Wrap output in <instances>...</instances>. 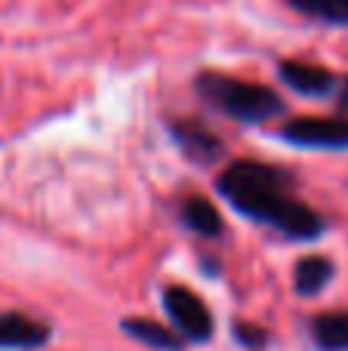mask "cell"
Instances as JSON below:
<instances>
[{
  "label": "cell",
  "mask_w": 348,
  "mask_h": 351,
  "mask_svg": "<svg viewBox=\"0 0 348 351\" xmlns=\"http://www.w3.org/2000/svg\"><path fill=\"white\" fill-rule=\"evenodd\" d=\"M219 194L253 222L269 225L290 241H314L324 234V219L293 194V179L281 167L262 160H234L216 179Z\"/></svg>",
  "instance_id": "obj_1"
},
{
  "label": "cell",
  "mask_w": 348,
  "mask_h": 351,
  "mask_svg": "<svg viewBox=\"0 0 348 351\" xmlns=\"http://www.w3.org/2000/svg\"><path fill=\"white\" fill-rule=\"evenodd\" d=\"M164 311L170 317L173 330L182 336L185 342H210L213 339V311L207 308L201 296L195 290L182 284H173L164 290Z\"/></svg>",
  "instance_id": "obj_3"
},
{
  "label": "cell",
  "mask_w": 348,
  "mask_h": 351,
  "mask_svg": "<svg viewBox=\"0 0 348 351\" xmlns=\"http://www.w3.org/2000/svg\"><path fill=\"white\" fill-rule=\"evenodd\" d=\"M121 330L136 339L139 346H148L154 351H185V339L170 327V324L151 321V317H123Z\"/></svg>",
  "instance_id": "obj_8"
},
{
  "label": "cell",
  "mask_w": 348,
  "mask_h": 351,
  "mask_svg": "<svg viewBox=\"0 0 348 351\" xmlns=\"http://www.w3.org/2000/svg\"><path fill=\"white\" fill-rule=\"evenodd\" d=\"M53 339V327L22 311H0V351H37Z\"/></svg>",
  "instance_id": "obj_6"
},
{
  "label": "cell",
  "mask_w": 348,
  "mask_h": 351,
  "mask_svg": "<svg viewBox=\"0 0 348 351\" xmlns=\"http://www.w3.org/2000/svg\"><path fill=\"white\" fill-rule=\"evenodd\" d=\"M277 77L290 90H296L299 96H308V99L333 96V93H339V84H343V77H336L330 68L314 65V62H302V59H284L277 65Z\"/></svg>",
  "instance_id": "obj_5"
},
{
  "label": "cell",
  "mask_w": 348,
  "mask_h": 351,
  "mask_svg": "<svg viewBox=\"0 0 348 351\" xmlns=\"http://www.w3.org/2000/svg\"><path fill=\"white\" fill-rule=\"evenodd\" d=\"M277 139L312 152H348V117H296L277 130Z\"/></svg>",
  "instance_id": "obj_4"
},
{
  "label": "cell",
  "mask_w": 348,
  "mask_h": 351,
  "mask_svg": "<svg viewBox=\"0 0 348 351\" xmlns=\"http://www.w3.org/2000/svg\"><path fill=\"white\" fill-rule=\"evenodd\" d=\"M314 348L321 351H348V311H324L308 324Z\"/></svg>",
  "instance_id": "obj_10"
},
{
  "label": "cell",
  "mask_w": 348,
  "mask_h": 351,
  "mask_svg": "<svg viewBox=\"0 0 348 351\" xmlns=\"http://www.w3.org/2000/svg\"><path fill=\"white\" fill-rule=\"evenodd\" d=\"M333 274H336V265L327 256H302L293 268V290L302 299H312L330 287Z\"/></svg>",
  "instance_id": "obj_9"
},
{
  "label": "cell",
  "mask_w": 348,
  "mask_h": 351,
  "mask_svg": "<svg viewBox=\"0 0 348 351\" xmlns=\"http://www.w3.org/2000/svg\"><path fill=\"white\" fill-rule=\"evenodd\" d=\"M287 6L314 22L348 28V0H287Z\"/></svg>",
  "instance_id": "obj_12"
},
{
  "label": "cell",
  "mask_w": 348,
  "mask_h": 351,
  "mask_svg": "<svg viewBox=\"0 0 348 351\" xmlns=\"http://www.w3.org/2000/svg\"><path fill=\"white\" fill-rule=\"evenodd\" d=\"M232 333H234V339H238V346H240V348H247V351H262L265 346H269V333H265V330L259 327V324L234 321Z\"/></svg>",
  "instance_id": "obj_13"
},
{
  "label": "cell",
  "mask_w": 348,
  "mask_h": 351,
  "mask_svg": "<svg viewBox=\"0 0 348 351\" xmlns=\"http://www.w3.org/2000/svg\"><path fill=\"white\" fill-rule=\"evenodd\" d=\"M170 136L176 139V145L182 148L185 158H188L191 164H201V167L216 164V160L222 158V152H225L219 136L197 121H173Z\"/></svg>",
  "instance_id": "obj_7"
},
{
  "label": "cell",
  "mask_w": 348,
  "mask_h": 351,
  "mask_svg": "<svg viewBox=\"0 0 348 351\" xmlns=\"http://www.w3.org/2000/svg\"><path fill=\"white\" fill-rule=\"evenodd\" d=\"M336 99H339V108L348 111V77L339 84V93H336Z\"/></svg>",
  "instance_id": "obj_14"
},
{
  "label": "cell",
  "mask_w": 348,
  "mask_h": 351,
  "mask_svg": "<svg viewBox=\"0 0 348 351\" xmlns=\"http://www.w3.org/2000/svg\"><path fill=\"white\" fill-rule=\"evenodd\" d=\"M195 90L207 105H213L216 111L238 123H265L271 117H281L287 108L271 86L240 80L222 71H201L195 77Z\"/></svg>",
  "instance_id": "obj_2"
},
{
  "label": "cell",
  "mask_w": 348,
  "mask_h": 351,
  "mask_svg": "<svg viewBox=\"0 0 348 351\" xmlns=\"http://www.w3.org/2000/svg\"><path fill=\"white\" fill-rule=\"evenodd\" d=\"M182 222L188 231H195L197 237H219L222 234V216L216 210L213 200H207L203 194H191L182 204Z\"/></svg>",
  "instance_id": "obj_11"
}]
</instances>
